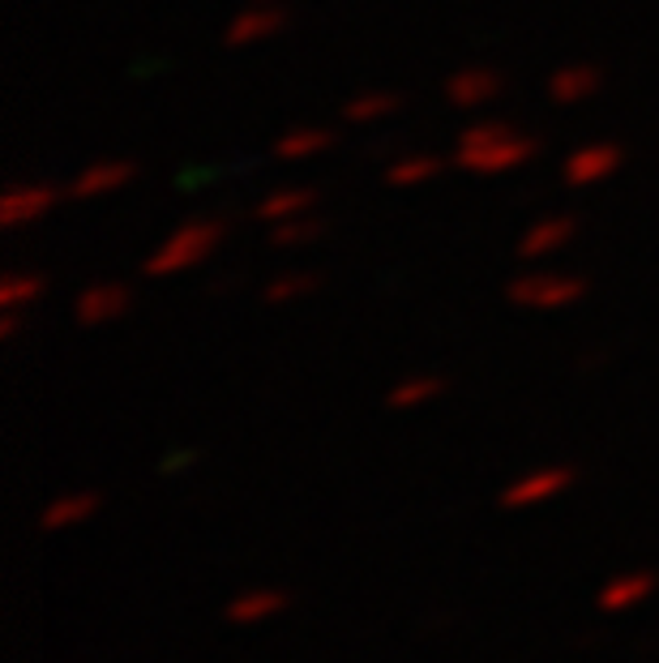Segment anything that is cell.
Returning <instances> with one entry per match:
<instances>
[{
  "mask_svg": "<svg viewBox=\"0 0 659 663\" xmlns=\"http://www.w3.org/2000/svg\"><path fill=\"white\" fill-rule=\"evenodd\" d=\"M509 133H518V129L505 124V120H480V124H466L463 133H459V146H454V151H484V146L505 142Z\"/></svg>",
  "mask_w": 659,
  "mask_h": 663,
  "instance_id": "24",
  "label": "cell"
},
{
  "mask_svg": "<svg viewBox=\"0 0 659 663\" xmlns=\"http://www.w3.org/2000/svg\"><path fill=\"white\" fill-rule=\"evenodd\" d=\"M47 278L43 274H22V270H9L0 278V309H18V305H31L40 300Z\"/></svg>",
  "mask_w": 659,
  "mask_h": 663,
  "instance_id": "22",
  "label": "cell"
},
{
  "mask_svg": "<svg viewBox=\"0 0 659 663\" xmlns=\"http://www.w3.org/2000/svg\"><path fill=\"white\" fill-rule=\"evenodd\" d=\"M330 146H339V133L334 129H317V124H300V129H292V133H283L278 142H274V158H312L321 155V151H330Z\"/></svg>",
  "mask_w": 659,
  "mask_h": 663,
  "instance_id": "15",
  "label": "cell"
},
{
  "mask_svg": "<svg viewBox=\"0 0 659 663\" xmlns=\"http://www.w3.org/2000/svg\"><path fill=\"white\" fill-rule=\"evenodd\" d=\"M326 235V223H317V219H283V223H274L271 228V244L274 248H300V244H312V240H321Z\"/></svg>",
  "mask_w": 659,
  "mask_h": 663,
  "instance_id": "23",
  "label": "cell"
},
{
  "mask_svg": "<svg viewBox=\"0 0 659 663\" xmlns=\"http://www.w3.org/2000/svg\"><path fill=\"white\" fill-rule=\"evenodd\" d=\"M228 228H232L228 214H201V219L180 223V228L142 262V274H146V278H167V274H180V270H189V266H197V262H206V257L228 240Z\"/></svg>",
  "mask_w": 659,
  "mask_h": 663,
  "instance_id": "1",
  "label": "cell"
},
{
  "mask_svg": "<svg viewBox=\"0 0 659 663\" xmlns=\"http://www.w3.org/2000/svg\"><path fill=\"white\" fill-rule=\"evenodd\" d=\"M22 330V321H18V312L13 309H4V317H0V339H13Z\"/></svg>",
  "mask_w": 659,
  "mask_h": 663,
  "instance_id": "26",
  "label": "cell"
},
{
  "mask_svg": "<svg viewBox=\"0 0 659 663\" xmlns=\"http://www.w3.org/2000/svg\"><path fill=\"white\" fill-rule=\"evenodd\" d=\"M620 163H625V151H620L617 142H591V146H582V151H574V155L565 158L561 176H565L570 189H591V185L608 180Z\"/></svg>",
  "mask_w": 659,
  "mask_h": 663,
  "instance_id": "5",
  "label": "cell"
},
{
  "mask_svg": "<svg viewBox=\"0 0 659 663\" xmlns=\"http://www.w3.org/2000/svg\"><path fill=\"white\" fill-rule=\"evenodd\" d=\"M138 172H142L138 158H99V163H90L78 180L69 185V197L86 201V197L117 194V189H124L129 180H138Z\"/></svg>",
  "mask_w": 659,
  "mask_h": 663,
  "instance_id": "9",
  "label": "cell"
},
{
  "mask_svg": "<svg viewBox=\"0 0 659 663\" xmlns=\"http://www.w3.org/2000/svg\"><path fill=\"white\" fill-rule=\"evenodd\" d=\"M287 9H278V4H253V9H244V13H235L232 26H228V35L223 43L228 47H249V43H262V40H274V35H283L287 31Z\"/></svg>",
  "mask_w": 659,
  "mask_h": 663,
  "instance_id": "10",
  "label": "cell"
},
{
  "mask_svg": "<svg viewBox=\"0 0 659 663\" xmlns=\"http://www.w3.org/2000/svg\"><path fill=\"white\" fill-rule=\"evenodd\" d=\"M99 506H103V493H74V497H61V501H52V506L43 509L40 527L43 531H65V527H74L81 518H90Z\"/></svg>",
  "mask_w": 659,
  "mask_h": 663,
  "instance_id": "18",
  "label": "cell"
},
{
  "mask_svg": "<svg viewBox=\"0 0 659 663\" xmlns=\"http://www.w3.org/2000/svg\"><path fill=\"white\" fill-rule=\"evenodd\" d=\"M450 382L446 377H407V382H398L394 390L386 394V407L389 411H407V407H420L428 398H437V394L446 390Z\"/></svg>",
  "mask_w": 659,
  "mask_h": 663,
  "instance_id": "20",
  "label": "cell"
},
{
  "mask_svg": "<svg viewBox=\"0 0 659 663\" xmlns=\"http://www.w3.org/2000/svg\"><path fill=\"white\" fill-rule=\"evenodd\" d=\"M579 479V467H543L523 475L518 484H509L502 493V506L505 509H523V506H536V501H548L557 493H565L570 484Z\"/></svg>",
  "mask_w": 659,
  "mask_h": 663,
  "instance_id": "8",
  "label": "cell"
},
{
  "mask_svg": "<svg viewBox=\"0 0 659 663\" xmlns=\"http://www.w3.org/2000/svg\"><path fill=\"white\" fill-rule=\"evenodd\" d=\"M502 90H505L502 69H493V65H471V69H459V74L446 78V103L466 112V108H480V103L497 99Z\"/></svg>",
  "mask_w": 659,
  "mask_h": 663,
  "instance_id": "7",
  "label": "cell"
},
{
  "mask_svg": "<svg viewBox=\"0 0 659 663\" xmlns=\"http://www.w3.org/2000/svg\"><path fill=\"white\" fill-rule=\"evenodd\" d=\"M69 189H61V185H52V180H35V185H9L4 197H0V228L4 232H18V228H26V223H40L43 214L56 206V201H65Z\"/></svg>",
  "mask_w": 659,
  "mask_h": 663,
  "instance_id": "4",
  "label": "cell"
},
{
  "mask_svg": "<svg viewBox=\"0 0 659 663\" xmlns=\"http://www.w3.org/2000/svg\"><path fill=\"white\" fill-rule=\"evenodd\" d=\"M189 463H197V450H176V454H167V458L158 463V471L172 475V471H185Z\"/></svg>",
  "mask_w": 659,
  "mask_h": 663,
  "instance_id": "25",
  "label": "cell"
},
{
  "mask_svg": "<svg viewBox=\"0 0 659 663\" xmlns=\"http://www.w3.org/2000/svg\"><path fill=\"white\" fill-rule=\"evenodd\" d=\"M287 608V595L283 590H244V595H235L232 604H228V621L232 625H257L274 617V612H283Z\"/></svg>",
  "mask_w": 659,
  "mask_h": 663,
  "instance_id": "17",
  "label": "cell"
},
{
  "mask_svg": "<svg viewBox=\"0 0 659 663\" xmlns=\"http://www.w3.org/2000/svg\"><path fill=\"white\" fill-rule=\"evenodd\" d=\"M586 296V278L579 274H523L505 287V300L518 309H570Z\"/></svg>",
  "mask_w": 659,
  "mask_h": 663,
  "instance_id": "2",
  "label": "cell"
},
{
  "mask_svg": "<svg viewBox=\"0 0 659 663\" xmlns=\"http://www.w3.org/2000/svg\"><path fill=\"white\" fill-rule=\"evenodd\" d=\"M253 4H278V0H253Z\"/></svg>",
  "mask_w": 659,
  "mask_h": 663,
  "instance_id": "27",
  "label": "cell"
},
{
  "mask_svg": "<svg viewBox=\"0 0 659 663\" xmlns=\"http://www.w3.org/2000/svg\"><path fill=\"white\" fill-rule=\"evenodd\" d=\"M579 228H582L579 214H552V219H540L536 228H527V235L518 240V262H540L548 253H557L561 244L574 240Z\"/></svg>",
  "mask_w": 659,
  "mask_h": 663,
  "instance_id": "11",
  "label": "cell"
},
{
  "mask_svg": "<svg viewBox=\"0 0 659 663\" xmlns=\"http://www.w3.org/2000/svg\"><path fill=\"white\" fill-rule=\"evenodd\" d=\"M604 86V69L600 65H565L548 78V99L557 108H574L582 99H591L595 90Z\"/></svg>",
  "mask_w": 659,
  "mask_h": 663,
  "instance_id": "12",
  "label": "cell"
},
{
  "mask_svg": "<svg viewBox=\"0 0 659 663\" xmlns=\"http://www.w3.org/2000/svg\"><path fill=\"white\" fill-rule=\"evenodd\" d=\"M129 309H133V287L129 283H90L74 305V317H78V325L95 330V325H108V321L124 317Z\"/></svg>",
  "mask_w": 659,
  "mask_h": 663,
  "instance_id": "6",
  "label": "cell"
},
{
  "mask_svg": "<svg viewBox=\"0 0 659 663\" xmlns=\"http://www.w3.org/2000/svg\"><path fill=\"white\" fill-rule=\"evenodd\" d=\"M454 158H441V155H403L394 158L386 167V185L389 189H411V185H428L437 180Z\"/></svg>",
  "mask_w": 659,
  "mask_h": 663,
  "instance_id": "13",
  "label": "cell"
},
{
  "mask_svg": "<svg viewBox=\"0 0 659 663\" xmlns=\"http://www.w3.org/2000/svg\"><path fill=\"white\" fill-rule=\"evenodd\" d=\"M317 287H321V274L292 270V274H278L274 283H266L262 300H266V305H292V300H300V296H312Z\"/></svg>",
  "mask_w": 659,
  "mask_h": 663,
  "instance_id": "21",
  "label": "cell"
},
{
  "mask_svg": "<svg viewBox=\"0 0 659 663\" xmlns=\"http://www.w3.org/2000/svg\"><path fill=\"white\" fill-rule=\"evenodd\" d=\"M317 189H278V194H266L257 206H253V219L257 223H283V219H296V214H309L317 206Z\"/></svg>",
  "mask_w": 659,
  "mask_h": 663,
  "instance_id": "14",
  "label": "cell"
},
{
  "mask_svg": "<svg viewBox=\"0 0 659 663\" xmlns=\"http://www.w3.org/2000/svg\"><path fill=\"white\" fill-rule=\"evenodd\" d=\"M656 590V574H620L613 583L600 590V608L604 612H620V608H634L642 595Z\"/></svg>",
  "mask_w": 659,
  "mask_h": 663,
  "instance_id": "19",
  "label": "cell"
},
{
  "mask_svg": "<svg viewBox=\"0 0 659 663\" xmlns=\"http://www.w3.org/2000/svg\"><path fill=\"white\" fill-rule=\"evenodd\" d=\"M403 103H407L403 90H364L351 103H343V120L348 124H373V120H386L394 112H403Z\"/></svg>",
  "mask_w": 659,
  "mask_h": 663,
  "instance_id": "16",
  "label": "cell"
},
{
  "mask_svg": "<svg viewBox=\"0 0 659 663\" xmlns=\"http://www.w3.org/2000/svg\"><path fill=\"white\" fill-rule=\"evenodd\" d=\"M540 151H543V142L536 133H509L505 142L484 146V151H454V167H463L471 176H505V172L531 163Z\"/></svg>",
  "mask_w": 659,
  "mask_h": 663,
  "instance_id": "3",
  "label": "cell"
}]
</instances>
